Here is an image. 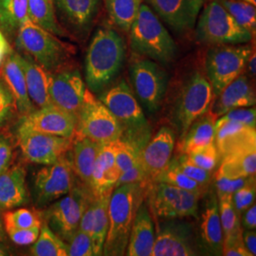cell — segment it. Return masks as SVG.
Returning a JSON list of instances; mask_svg holds the SVG:
<instances>
[{
  "mask_svg": "<svg viewBox=\"0 0 256 256\" xmlns=\"http://www.w3.org/2000/svg\"><path fill=\"white\" fill-rule=\"evenodd\" d=\"M126 56V42L119 32L110 28H99L86 56V82L90 92H102L114 81Z\"/></svg>",
  "mask_w": 256,
  "mask_h": 256,
  "instance_id": "6da1fadb",
  "label": "cell"
},
{
  "mask_svg": "<svg viewBox=\"0 0 256 256\" xmlns=\"http://www.w3.org/2000/svg\"><path fill=\"white\" fill-rule=\"evenodd\" d=\"M142 183L117 186L110 196L108 204V229L102 256H124L132 224L138 205L146 192Z\"/></svg>",
  "mask_w": 256,
  "mask_h": 256,
  "instance_id": "7a4b0ae2",
  "label": "cell"
},
{
  "mask_svg": "<svg viewBox=\"0 0 256 256\" xmlns=\"http://www.w3.org/2000/svg\"><path fill=\"white\" fill-rule=\"evenodd\" d=\"M129 45L135 54L162 64L173 62L178 46L164 25L152 9L142 4L129 32Z\"/></svg>",
  "mask_w": 256,
  "mask_h": 256,
  "instance_id": "3957f363",
  "label": "cell"
},
{
  "mask_svg": "<svg viewBox=\"0 0 256 256\" xmlns=\"http://www.w3.org/2000/svg\"><path fill=\"white\" fill-rule=\"evenodd\" d=\"M12 48L19 54L28 55L48 72L72 64L76 54L75 46L30 20L20 28Z\"/></svg>",
  "mask_w": 256,
  "mask_h": 256,
  "instance_id": "277c9868",
  "label": "cell"
},
{
  "mask_svg": "<svg viewBox=\"0 0 256 256\" xmlns=\"http://www.w3.org/2000/svg\"><path fill=\"white\" fill-rule=\"evenodd\" d=\"M98 99L118 120L122 129L120 138L142 151L151 138V131L144 113L126 81L120 80L113 84Z\"/></svg>",
  "mask_w": 256,
  "mask_h": 256,
  "instance_id": "5b68a950",
  "label": "cell"
},
{
  "mask_svg": "<svg viewBox=\"0 0 256 256\" xmlns=\"http://www.w3.org/2000/svg\"><path fill=\"white\" fill-rule=\"evenodd\" d=\"M252 34L241 27L218 0L206 5L196 30L198 41L210 45H239L250 42Z\"/></svg>",
  "mask_w": 256,
  "mask_h": 256,
  "instance_id": "8992f818",
  "label": "cell"
},
{
  "mask_svg": "<svg viewBox=\"0 0 256 256\" xmlns=\"http://www.w3.org/2000/svg\"><path fill=\"white\" fill-rule=\"evenodd\" d=\"M214 97L210 82L202 72H194L188 76L178 92L174 108L180 138L196 120L209 110Z\"/></svg>",
  "mask_w": 256,
  "mask_h": 256,
  "instance_id": "52a82bcc",
  "label": "cell"
},
{
  "mask_svg": "<svg viewBox=\"0 0 256 256\" xmlns=\"http://www.w3.org/2000/svg\"><path fill=\"white\" fill-rule=\"evenodd\" d=\"M122 135V129L118 120L90 90H86L74 137L86 138L102 144L115 142Z\"/></svg>",
  "mask_w": 256,
  "mask_h": 256,
  "instance_id": "ba28073f",
  "label": "cell"
},
{
  "mask_svg": "<svg viewBox=\"0 0 256 256\" xmlns=\"http://www.w3.org/2000/svg\"><path fill=\"white\" fill-rule=\"evenodd\" d=\"M93 196L92 191L78 180L61 200L42 210L43 221L66 242L79 228L82 212Z\"/></svg>",
  "mask_w": 256,
  "mask_h": 256,
  "instance_id": "9c48e42d",
  "label": "cell"
},
{
  "mask_svg": "<svg viewBox=\"0 0 256 256\" xmlns=\"http://www.w3.org/2000/svg\"><path fill=\"white\" fill-rule=\"evenodd\" d=\"M252 48L239 45H216L206 55V77L212 88L214 96H218L230 82L244 72Z\"/></svg>",
  "mask_w": 256,
  "mask_h": 256,
  "instance_id": "30bf717a",
  "label": "cell"
},
{
  "mask_svg": "<svg viewBox=\"0 0 256 256\" xmlns=\"http://www.w3.org/2000/svg\"><path fill=\"white\" fill-rule=\"evenodd\" d=\"M77 182L70 150L54 164L45 165L34 176L32 196L36 206L45 208L66 196Z\"/></svg>",
  "mask_w": 256,
  "mask_h": 256,
  "instance_id": "8fae6325",
  "label": "cell"
},
{
  "mask_svg": "<svg viewBox=\"0 0 256 256\" xmlns=\"http://www.w3.org/2000/svg\"><path fill=\"white\" fill-rule=\"evenodd\" d=\"M129 72L136 96L149 112H156L167 90L166 72L154 60L138 55L130 64Z\"/></svg>",
  "mask_w": 256,
  "mask_h": 256,
  "instance_id": "7c38bea8",
  "label": "cell"
},
{
  "mask_svg": "<svg viewBox=\"0 0 256 256\" xmlns=\"http://www.w3.org/2000/svg\"><path fill=\"white\" fill-rule=\"evenodd\" d=\"M148 189L149 205L162 220L198 218V200L196 194L164 182H152Z\"/></svg>",
  "mask_w": 256,
  "mask_h": 256,
  "instance_id": "4fadbf2b",
  "label": "cell"
},
{
  "mask_svg": "<svg viewBox=\"0 0 256 256\" xmlns=\"http://www.w3.org/2000/svg\"><path fill=\"white\" fill-rule=\"evenodd\" d=\"M86 86L78 68L72 64L50 72L48 92L52 104L78 118L82 108Z\"/></svg>",
  "mask_w": 256,
  "mask_h": 256,
  "instance_id": "5bb4252c",
  "label": "cell"
},
{
  "mask_svg": "<svg viewBox=\"0 0 256 256\" xmlns=\"http://www.w3.org/2000/svg\"><path fill=\"white\" fill-rule=\"evenodd\" d=\"M56 18L68 37L84 41L100 12L101 0H52Z\"/></svg>",
  "mask_w": 256,
  "mask_h": 256,
  "instance_id": "9a60e30c",
  "label": "cell"
},
{
  "mask_svg": "<svg viewBox=\"0 0 256 256\" xmlns=\"http://www.w3.org/2000/svg\"><path fill=\"white\" fill-rule=\"evenodd\" d=\"M74 138L36 131L16 132V144L24 158L36 164H54L72 150Z\"/></svg>",
  "mask_w": 256,
  "mask_h": 256,
  "instance_id": "2e32d148",
  "label": "cell"
},
{
  "mask_svg": "<svg viewBox=\"0 0 256 256\" xmlns=\"http://www.w3.org/2000/svg\"><path fill=\"white\" fill-rule=\"evenodd\" d=\"M198 250L191 224L169 220L158 228L152 256H198Z\"/></svg>",
  "mask_w": 256,
  "mask_h": 256,
  "instance_id": "e0dca14e",
  "label": "cell"
},
{
  "mask_svg": "<svg viewBox=\"0 0 256 256\" xmlns=\"http://www.w3.org/2000/svg\"><path fill=\"white\" fill-rule=\"evenodd\" d=\"M77 120L72 114L54 106L38 108L20 117L16 132L36 131L74 138Z\"/></svg>",
  "mask_w": 256,
  "mask_h": 256,
  "instance_id": "ac0fdd59",
  "label": "cell"
},
{
  "mask_svg": "<svg viewBox=\"0 0 256 256\" xmlns=\"http://www.w3.org/2000/svg\"><path fill=\"white\" fill-rule=\"evenodd\" d=\"M176 134L168 126H162L155 135L148 140L146 146L142 150L140 160L142 166L149 184L155 182L169 162L174 151Z\"/></svg>",
  "mask_w": 256,
  "mask_h": 256,
  "instance_id": "d6986e66",
  "label": "cell"
},
{
  "mask_svg": "<svg viewBox=\"0 0 256 256\" xmlns=\"http://www.w3.org/2000/svg\"><path fill=\"white\" fill-rule=\"evenodd\" d=\"M156 14L178 32L194 28L204 0H146Z\"/></svg>",
  "mask_w": 256,
  "mask_h": 256,
  "instance_id": "ffe728a7",
  "label": "cell"
},
{
  "mask_svg": "<svg viewBox=\"0 0 256 256\" xmlns=\"http://www.w3.org/2000/svg\"><path fill=\"white\" fill-rule=\"evenodd\" d=\"M0 79L12 95L20 117L36 110L28 94L25 74L19 61V52L14 48L0 64Z\"/></svg>",
  "mask_w": 256,
  "mask_h": 256,
  "instance_id": "44dd1931",
  "label": "cell"
},
{
  "mask_svg": "<svg viewBox=\"0 0 256 256\" xmlns=\"http://www.w3.org/2000/svg\"><path fill=\"white\" fill-rule=\"evenodd\" d=\"M214 144L220 160L234 152L256 147V128L220 117L216 122Z\"/></svg>",
  "mask_w": 256,
  "mask_h": 256,
  "instance_id": "7402d4cb",
  "label": "cell"
},
{
  "mask_svg": "<svg viewBox=\"0 0 256 256\" xmlns=\"http://www.w3.org/2000/svg\"><path fill=\"white\" fill-rule=\"evenodd\" d=\"M27 171L22 162L12 164L0 174V210H12L30 203Z\"/></svg>",
  "mask_w": 256,
  "mask_h": 256,
  "instance_id": "603a6c76",
  "label": "cell"
},
{
  "mask_svg": "<svg viewBox=\"0 0 256 256\" xmlns=\"http://www.w3.org/2000/svg\"><path fill=\"white\" fill-rule=\"evenodd\" d=\"M115 142L102 144L96 156L90 186L94 196L112 192L119 180L120 171L115 160Z\"/></svg>",
  "mask_w": 256,
  "mask_h": 256,
  "instance_id": "cb8c5ba5",
  "label": "cell"
},
{
  "mask_svg": "<svg viewBox=\"0 0 256 256\" xmlns=\"http://www.w3.org/2000/svg\"><path fill=\"white\" fill-rule=\"evenodd\" d=\"M155 236V228L150 208L146 202H142L134 218L124 254L152 256Z\"/></svg>",
  "mask_w": 256,
  "mask_h": 256,
  "instance_id": "d4e9b609",
  "label": "cell"
},
{
  "mask_svg": "<svg viewBox=\"0 0 256 256\" xmlns=\"http://www.w3.org/2000/svg\"><path fill=\"white\" fill-rule=\"evenodd\" d=\"M210 106L212 113L220 118L230 110L252 108L256 104V92L246 75L242 74L220 92Z\"/></svg>",
  "mask_w": 256,
  "mask_h": 256,
  "instance_id": "484cf974",
  "label": "cell"
},
{
  "mask_svg": "<svg viewBox=\"0 0 256 256\" xmlns=\"http://www.w3.org/2000/svg\"><path fill=\"white\" fill-rule=\"evenodd\" d=\"M19 61L25 74L28 97L34 106L42 108L54 106L48 92L50 72L28 55L19 54Z\"/></svg>",
  "mask_w": 256,
  "mask_h": 256,
  "instance_id": "4316f807",
  "label": "cell"
},
{
  "mask_svg": "<svg viewBox=\"0 0 256 256\" xmlns=\"http://www.w3.org/2000/svg\"><path fill=\"white\" fill-rule=\"evenodd\" d=\"M218 117L210 108L196 120L178 144V154H190L214 144L216 122Z\"/></svg>",
  "mask_w": 256,
  "mask_h": 256,
  "instance_id": "83f0119b",
  "label": "cell"
},
{
  "mask_svg": "<svg viewBox=\"0 0 256 256\" xmlns=\"http://www.w3.org/2000/svg\"><path fill=\"white\" fill-rule=\"evenodd\" d=\"M200 236L203 246L212 254L221 256L223 246V230L220 221L218 196L212 192L202 212Z\"/></svg>",
  "mask_w": 256,
  "mask_h": 256,
  "instance_id": "f1b7e54d",
  "label": "cell"
},
{
  "mask_svg": "<svg viewBox=\"0 0 256 256\" xmlns=\"http://www.w3.org/2000/svg\"><path fill=\"white\" fill-rule=\"evenodd\" d=\"M101 146L102 144L86 138L74 137L72 158L74 173L78 180L88 189L94 162Z\"/></svg>",
  "mask_w": 256,
  "mask_h": 256,
  "instance_id": "f546056e",
  "label": "cell"
},
{
  "mask_svg": "<svg viewBox=\"0 0 256 256\" xmlns=\"http://www.w3.org/2000/svg\"><path fill=\"white\" fill-rule=\"evenodd\" d=\"M28 20V0H0V32L10 46Z\"/></svg>",
  "mask_w": 256,
  "mask_h": 256,
  "instance_id": "4dcf8cb0",
  "label": "cell"
},
{
  "mask_svg": "<svg viewBox=\"0 0 256 256\" xmlns=\"http://www.w3.org/2000/svg\"><path fill=\"white\" fill-rule=\"evenodd\" d=\"M256 172V147H254L236 151L222 158L216 174L236 178L254 176Z\"/></svg>",
  "mask_w": 256,
  "mask_h": 256,
  "instance_id": "1f68e13d",
  "label": "cell"
},
{
  "mask_svg": "<svg viewBox=\"0 0 256 256\" xmlns=\"http://www.w3.org/2000/svg\"><path fill=\"white\" fill-rule=\"evenodd\" d=\"M28 18L58 37H68L56 18L52 0H28Z\"/></svg>",
  "mask_w": 256,
  "mask_h": 256,
  "instance_id": "d6a6232c",
  "label": "cell"
},
{
  "mask_svg": "<svg viewBox=\"0 0 256 256\" xmlns=\"http://www.w3.org/2000/svg\"><path fill=\"white\" fill-rule=\"evenodd\" d=\"M111 192L94 196V209L90 234L94 256H102V250L108 229V204Z\"/></svg>",
  "mask_w": 256,
  "mask_h": 256,
  "instance_id": "836d02e7",
  "label": "cell"
},
{
  "mask_svg": "<svg viewBox=\"0 0 256 256\" xmlns=\"http://www.w3.org/2000/svg\"><path fill=\"white\" fill-rule=\"evenodd\" d=\"M142 3L144 0H104L111 22L128 34Z\"/></svg>",
  "mask_w": 256,
  "mask_h": 256,
  "instance_id": "e575fe53",
  "label": "cell"
},
{
  "mask_svg": "<svg viewBox=\"0 0 256 256\" xmlns=\"http://www.w3.org/2000/svg\"><path fill=\"white\" fill-rule=\"evenodd\" d=\"M30 254L34 256H66L68 246L43 221L39 236L30 248Z\"/></svg>",
  "mask_w": 256,
  "mask_h": 256,
  "instance_id": "d590c367",
  "label": "cell"
},
{
  "mask_svg": "<svg viewBox=\"0 0 256 256\" xmlns=\"http://www.w3.org/2000/svg\"><path fill=\"white\" fill-rule=\"evenodd\" d=\"M155 182L167 183L176 187H178L180 189L187 190L189 192L196 194L200 198L204 196L207 192V187L192 180V178L187 176L178 169V165L174 162V158L169 162L167 167L158 176Z\"/></svg>",
  "mask_w": 256,
  "mask_h": 256,
  "instance_id": "8d00e7d4",
  "label": "cell"
},
{
  "mask_svg": "<svg viewBox=\"0 0 256 256\" xmlns=\"http://www.w3.org/2000/svg\"><path fill=\"white\" fill-rule=\"evenodd\" d=\"M220 221L223 230V240L242 234L240 216L232 203V194H221L218 196Z\"/></svg>",
  "mask_w": 256,
  "mask_h": 256,
  "instance_id": "74e56055",
  "label": "cell"
},
{
  "mask_svg": "<svg viewBox=\"0 0 256 256\" xmlns=\"http://www.w3.org/2000/svg\"><path fill=\"white\" fill-rule=\"evenodd\" d=\"M5 230L8 229H30L41 227L43 223L42 210L22 208L5 210L2 214Z\"/></svg>",
  "mask_w": 256,
  "mask_h": 256,
  "instance_id": "f35d334b",
  "label": "cell"
},
{
  "mask_svg": "<svg viewBox=\"0 0 256 256\" xmlns=\"http://www.w3.org/2000/svg\"><path fill=\"white\" fill-rule=\"evenodd\" d=\"M238 22L252 36L256 30V6L241 0H218Z\"/></svg>",
  "mask_w": 256,
  "mask_h": 256,
  "instance_id": "ab89813d",
  "label": "cell"
},
{
  "mask_svg": "<svg viewBox=\"0 0 256 256\" xmlns=\"http://www.w3.org/2000/svg\"><path fill=\"white\" fill-rule=\"evenodd\" d=\"M140 152L137 147L122 138L115 142V160L120 173L137 164L140 162Z\"/></svg>",
  "mask_w": 256,
  "mask_h": 256,
  "instance_id": "60d3db41",
  "label": "cell"
},
{
  "mask_svg": "<svg viewBox=\"0 0 256 256\" xmlns=\"http://www.w3.org/2000/svg\"><path fill=\"white\" fill-rule=\"evenodd\" d=\"M174 162L178 169L187 176L192 178V180L202 184L205 187L209 185L212 176V172L207 171L202 167L192 164L185 154H180L178 158H174Z\"/></svg>",
  "mask_w": 256,
  "mask_h": 256,
  "instance_id": "b9f144b4",
  "label": "cell"
},
{
  "mask_svg": "<svg viewBox=\"0 0 256 256\" xmlns=\"http://www.w3.org/2000/svg\"><path fill=\"white\" fill-rule=\"evenodd\" d=\"M66 243L68 246V256H94L92 238L81 230H77Z\"/></svg>",
  "mask_w": 256,
  "mask_h": 256,
  "instance_id": "7bdbcfd3",
  "label": "cell"
},
{
  "mask_svg": "<svg viewBox=\"0 0 256 256\" xmlns=\"http://www.w3.org/2000/svg\"><path fill=\"white\" fill-rule=\"evenodd\" d=\"M187 156L192 164L210 172L214 171L220 160V154L214 144L187 154Z\"/></svg>",
  "mask_w": 256,
  "mask_h": 256,
  "instance_id": "ee69618b",
  "label": "cell"
},
{
  "mask_svg": "<svg viewBox=\"0 0 256 256\" xmlns=\"http://www.w3.org/2000/svg\"><path fill=\"white\" fill-rule=\"evenodd\" d=\"M256 178L232 194V203L239 216L256 202Z\"/></svg>",
  "mask_w": 256,
  "mask_h": 256,
  "instance_id": "f6af8a7d",
  "label": "cell"
},
{
  "mask_svg": "<svg viewBox=\"0 0 256 256\" xmlns=\"http://www.w3.org/2000/svg\"><path fill=\"white\" fill-rule=\"evenodd\" d=\"M256 178V176H247V178H227L222 174H214V182H216V196L221 194H232L236 192L240 188L245 186L246 184L252 182Z\"/></svg>",
  "mask_w": 256,
  "mask_h": 256,
  "instance_id": "bcb514c9",
  "label": "cell"
},
{
  "mask_svg": "<svg viewBox=\"0 0 256 256\" xmlns=\"http://www.w3.org/2000/svg\"><path fill=\"white\" fill-rule=\"evenodd\" d=\"M41 227H34L30 229H8L6 234L10 239L18 246L32 245L36 240Z\"/></svg>",
  "mask_w": 256,
  "mask_h": 256,
  "instance_id": "7dc6e473",
  "label": "cell"
},
{
  "mask_svg": "<svg viewBox=\"0 0 256 256\" xmlns=\"http://www.w3.org/2000/svg\"><path fill=\"white\" fill-rule=\"evenodd\" d=\"M16 110V102L8 88L0 79V126L8 120L12 110Z\"/></svg>",
  "mask_w": 256,
  "mask_h": 256,
  "instance_id": "c3c4849f",
  "label": "cell"
},
{
  "mask_svg": "<svg viewBox=\"0 0 256 256\" xmlns=\"http://www.w3.org/2000/svg\"><path fill=\"white\" fill-rule=\"evenodd\" d=\"M221 118L229 120L238 122L243 124H247L250 126L256 128V110L254 108H242L236 110H230L225 113Z\"/></svg>",
  "mask_w": 256,
  "mask_h": 256,
  "instance_id": "681fc988",
  "label": "cell"
},
{
  "mask_svg": "<svg viewBox=\"0 0 256 256\" xmlns=\"http://www.w3.org/2000/svg\"><path fill=\"white\" fill-rule=\"evenodd\" d=\"M134 183H142V184H146V186L150 185L147 180L146 172L140 164V160L130 169L120 173L116 187L122 184H134Z\"/></svg>",
  "mask_w": 256,
  "mask_h": 256,
  "instance_id": "f907efd6",
  "label": "cell"
},
{
  "mask_svg": "<svg viewBox=\"0 0 256 256\" xmlns=\"http://www.w3.org/2000/svg\"><path fill=\"white\" fill-rule=\"evenodd\" d=\"M222 254L225 256H252L244 245L242 234L223 240Z\"/></svg>",
  "mask_w": 256,
  "mask_h": 256,
  "instance_id": "816d5d0a",
  "label": "cell"
},
{
  "mask_svg": "<svg viewBox=\"0 0 256 256\" xmlns=\"http://www.w3.org/2000/svg\"><path fill=\"white\" fill-rule=\"evenodd\" d=\"M14 160V146L10 138L0 134V174L4 172Z\"/></svg>",
  "mask_w": 256,
  "mask_h": 256,
  "instance_id": "f5cc1de1",
  "label": "cell"
},
{
  "mask_svg": "<svg viewBox=\"0 0 256 256\" xmlns=\"http://www.w3.org/2000/svg\"><path fill=\"white\" fill-rule=\"evenodd\" d=\"M240 223L244 230H256V203L242 212L240 216Z\"/></svg>",
  "mask_w": 256,
  "mask_h": 256,
  "instance_id": "db71d44e",
  "label": "cell"
},
{
  "mask_svg": "<svg viewBox=\"0 0 256 256\" xmlns=\"http://www.w3.org/2000/svg\"><path fill=\"white\" fill-rule=\"evenodd\" d=\"M242 238L244 245L252 256H256V230H244L242 232Z\"/></svg>",
  "mask_w": 256,
  "mask_h": 256,
  "instance_id": "11a10c76",
  "label": "cell"
},
{
  "mask_svg": "<svg viewBox=\"0 0 256 256\" xmlns=\"http://www.w3.org/2000/svg\"><path fill=\"white\" fill-rule=\"evenodd\" d=\"M256 52L254 50L252 52V54L250 55L248 59L247 66L248 74L250 75V77H256Z\"/></svg>",
  "mask_w": 256,
  "mask_h": 256,
  "instance_id": "9f6ffc18",
  "label": "cell"
},
{
  "mask_svg": "<svg viewBox=\"0 0 256 256\" xmlns=\"http://www.w3.org/2000/svg\"><path fill=\"white\" fill-rule=\"evenodd\" d=\"M12 46L10 45L7 40H0V64H2L5 56L8 54Z\"/></svg>",
  "mask_w": 256,
  "mask_h": 256,
  "instance_id": "6f0895ef",
  "label": "cell"
},
{
  "mask_svg": "<svg viewBox=\"0 0 256 256\" xmlns=\"http://www.w3.org/2000/svg\"><path fill=\"white\" fill-rule=\"evenodd\" d=\"M6 232L3 224V218H2V210H0V242L6 241Z\"/></svg>",
  "mask_w": 256,
  "mask_h": 256,
  "instance_id": "680465c9",
  "label": "cell"
},
{
  "mask_svg": "<svg viewBox=\"0 0 256 256\" xmlns=\"http://www.w3.org/2000/svg\"><path fill=\"white\" fill-rule=\"evenodd\" d=\"M9 252L7 250V248L5 247L3 244H1L0 242V256H8Z\"/></svg>",
  "mask_w": 256,
  "mask_h": 256,
  "instance_id": "91938a15",
  "label": "cell"
},
{
  "mask_svg": "<svg viewBox=\"0 0 256 256\" xmlns=\"http://www.w3.org/2000/svg\"><path fill=\"white\" fill-rule=\"evenodd\" d=\"M241 1H244V2L250 3V4L254 5V6H256V0H241Z\"/></svg>",
  "mask_w": 256,
  "mask_h": 256,
  "instance_id": "94428289",
  "label": "cell"
},
{
  "mask_svg": "<svg viewBox=\"0 0 256 256\" xmlns=\"http://www.w3.org/2000/svg\"><path fill=\"white\" fill-rule=\"evenodd\" d=\"M0 40H6V39H5V37L3 36H2V34H1V32H0Z\"/></svg>",
  "mask_w": 256,
  "mask_h": 256,
  "instance_id": "6125c7cd",
  "label": "cell"
}]
</instances>
